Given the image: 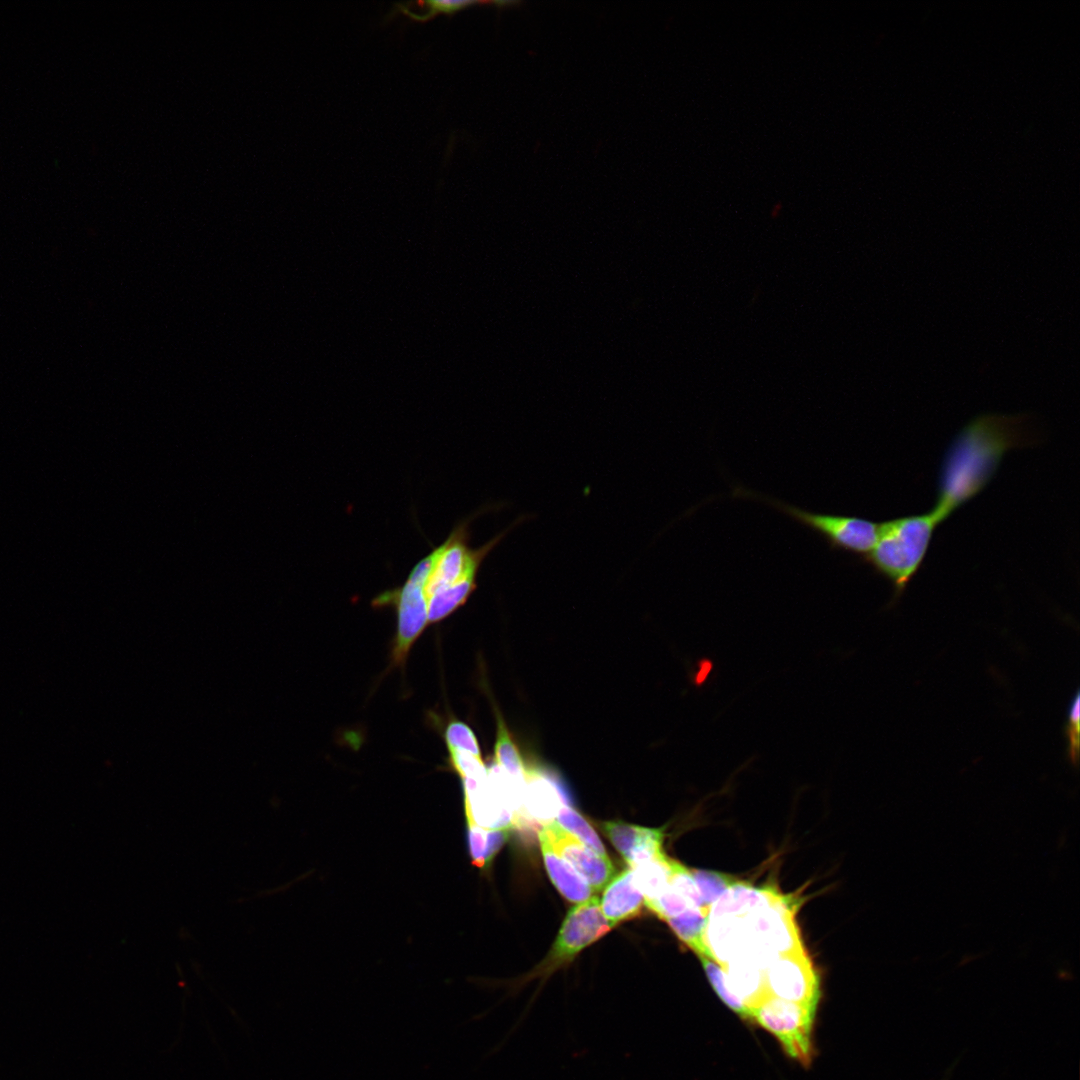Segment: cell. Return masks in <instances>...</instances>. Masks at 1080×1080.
Here are the masks:
<instances>
[{
  "label": "cell",
  "instance_id": "21",
  "mask_svg": "<svg viewBox=\"0 0 1080 1080\" xmlns=\"http://www.w3.org/2000/svg\"><path fill=\"white\" fill-rule=\"evenodd\" d=\"M691 874L698 886L704 906L709 910L711 905L738 880L728 874L709 870H691Z\"/></svg>",
  "mask_w": 1080,
  "mask_h": 1080
},
{
  "label": "cell",
  "instance_id": "26",
  "mask_svg": "<svg viewBox=\"0 0 1080 1080\" xmlns=\"http://www.w3.org/2000/svg\"><path fill=\"white\" fill-rule=\"evenodd\" d=\"M480 3L481 2H479V1H469V0H462V1L429 0V1H426L425 3H423V4L427 5L428 12L424 13L422 15L415 14V13L411 12L410 10H408L402 4H395V6H396L395 9L397 11L403 13L404 15H406L407 17H409L410 19H412L414 21L425 22V21H428V20L432 19L437 14L443 13V14H447V15H453L454 13H456V12L462 10V9H465V8H467L469 6L480 4Z\"/></svg>",
  "mask_w": 1080,
  "mask_h": 1080
},
{
  "label": "cell",
  "instance_id": "14",
  "mask_svg": "<svg viewBox=\"0 0 1080 1080\" xmlns=\"http://www.w3.org/2000/svg\"><path fill=\"white\" fill-rule=\"evenodd\" d=\"M538 836L547 873L558 891L574 903L590 898L594 891L586 880L553 850L542 830Z\"/></svg>",
  "mask_w": 1080,
  "mask_h": 1080
},
{
  "label": "cell",
  "instance_id": "24",
  "mask_svg": "<svg viewBox=\"0 0 1080 1080\" xmlns=\"http://www.w3.org/2000/svg\"><path fill=\"white\" fill-rule=\"evenodd\" d=\"M444 738L448 750L465 751L474 756L481 757L477 738L467 724L459 720L451 721L446 727Z\"/></svg>",
  "mask_w": 1080,
  "mask_h": 1080
},
{
  "label": "cell",
  "instance_id": "1",
  "mask_svg": "<svg viewBox=\"0 0 1080 1080\" xmlns=\"http://www.w3.org/2000/svg\"><path fill=\"white\" fill-rule=\"evenodd\" d=\"M1035 440L1026 414H982L956 434L941 465L937 499L930 510L938 523L980 494L1006 453Z\"/></svg>",
  "mask_w": 1080,
  "mask_h": 1080
},
{
  "label": "cell",
  "instance_id": "2",
  "mask_svg": "<svg viewBox=\"0 0 1080 1080\" xmlns=\"http://www.w3.org/2000/svg\"><path fill=\"white\" fill-rule=\"evenodd\" d=\"M470 517L459 523L447 539L433 553L425 595L430 613L439 620L450 616L463 606L476 588L477 576L482 563L490 552L519 523L517 519L481 547L470 546Z\"/></svg>",
  "mask_w": 1080,
  "mask_h": 1080
},
{
  "label": "cell",
  "instance_id": "6",
  "mask_svg": "<svg viewBox=\"0 0 1080 1080\" xmlns=\"http://www.w3.org/2000/svg\"><path fill=\"white\" fill-rule=\"evenodd\" d=\"M816 1010L767 995L751 1009V1019L773 1034L789 1057L808 1066L813 1057L811 1035Z\"/></svg>",
  "mask_w": 1080,
  "mask_h": 1080
},
{
  "label": "cell",
  "instance_id": "11",
  "mask_svg": "<svg viewBox=\"0 0 1080 1080\" xmlns=\"http://www.w3.org/2000/svg\"><path fill=\"white\" fill-rule=\"evenodd\" d=\"M602 829L614 847L632 867L663 852L662 829L642 827L620 821H608Z\"/></svg>",
  "mask_w": 1080,
  "mask_h": 1080
},
{
  "label": "cell",
  "instance_id": "4",
  "mask_svg": "<svg viewBox=\"0 0 1080 1080\" xmlns=\"http://www.w3.org/2000/svg\"><path fill=\"white\" fill-rule=\"evenodd\" d=\"M733 495L769 504L822 536L831 549L846 551L860 559L871 551L877 539L879 523L866 518L817 513L743 488L734 489Z\"/></svg>",
  "mask_w": 1080,
  "mask_h": 1080
},
{
  "label": "cell",
  "instance_id": "10",
  "mask_svg": "<svg viewBox=\"0 0 1080 1080\" xmlns=\"http://www.w3.org/2000/svg\"><path fill=\"white\" fill-rule=\"evenodd\" d=\"M523 804L528 817L544 826L555 821L560 808L569 805V800L563 785L551 771L526 765Z\"/></svg>",
  "mask_w": 1080,
  "mask_h": 1080
},
{
  "label": "cell",
  "instance_id": "5",
  "mask_svg": "<svg viewBox=\"0 0 1080 1080\" xmlns=\"http://www.w3.org/2000/svg\"><path fill=\"white\" fill-rule=\"evenodd\" d=\"M433 563V553L422 558L410 571L403 585L384 591L372 602L374 607L394 606L397 630L392 648V663L402 666L415 640L428 624L425 585Z\"/></svg>",
  "mask_w": 1080,
  "mask_h": 1080
},
{
  "label": "cell",
  "instance_id": "7",
  "mask_svg": "<svg viewBox=\"0 0 1080 1080\" xmlns=\"http://www.w3.org/2000/svg\"><path fill=\"white\" fill-rule=\"evenodd\" d=\"M612 927L602 914L598 897H590L572 907L559 930L546 961L530 978L546 977L571 961L582 949L605 935Z\"/></svg>",
  "mask_w": 1080,
  "mask_h": 1080
},
{
  "label": "cell",
  "instance_id": "16",
  "mask_svg": "<svg viewBox=\"0 0 1080 1080\" xmlns=\"http://www.w3.org/2000/svg\"><path fill=\"white\" fill-rule=\"evenodd\" d=\"M669 857L664 852L631 867L644 902L655 899L669 885Z\"/></svg>",
  "mask_w": 1080,
  "mask_h": 1080
},
{
  "label": "cell",
  "instance_id": "23",
  "mask_svg": "<svg viewBox=\"0 0 1080 1080\" xmlns=\"http://www.w3.org/2000/svg\"><path fill=\"white\" fill-rule=\"evenodd\" d=\"M644 904L664 921L687 909H695L670 884L655 899L646 901Z\"/></svg>",
  "mask_w": 1080,
  "mask_h": 1080
},
{
  "label": "cell",
  "instance_id": "13",
  "mask_svg": "<svg viewBox=\"0 0 1080 1080\" xmlns=\"http://www.w3.org/2000/svg\"><path fill=\"white\" fill-rule=\"evenodd\" d=\"M611 880L603 892L600 907L607 922L614 927L638 915L644 897L632 869L624 870Z\"/></svg>",
  "mask_w": 1080,
  "mask_h": 1080
},
{
  "label": "cell",
  "instance_id": "3",
  "mask_svg": "<svg viewBox=\"0 0 1080 1080\" xmlns=\"http://www.w3.org/2000/svg\"><path fill=\"white\" fill-rule=\"evenodd\" d=\"M938 525L931 511L879 523L876 542L861 560L892 584L890 606L920 570Z\"/></svg>",
  "mask_w": 1080,
  "mask_h": 1080
},
{
  "label": "cell",
  "instance_id": "28",
  "mask_svg": "<svg viewBox=\"0 0 1080 1080\" xmlns=\"http://www.w3.org/2000/svg\"><path fill=\"white\" fill-rule=\"evenodd\" d=\"M487 833L488 829L469 824V851L473 864L478 867H483L486 864Z\"/></svg>",
  "mask_w": 1080,
  "mask_h": 1080
},
{
  "label": "cell",
  "instance_id": "20",
  "mask_svg": "<svg viewBox=\"0 0 1080 1080\" xmlns=\"http://www.w3.org/2000/svg\"><path fill=\"white\" fill-rule=\"evenodd\" d=\"M558 824L595 853L607 857L605 848L589 823L569 805H563L556 817Z\"/></svg>",
  "mask_w": 1080,
  "mask_h": 1080
},
{
  "label": "cell",
  "instance_id": "22",
  "mask_svg": "<svg viewBox=\"0 0 1080 1080\" xmlns=\"http://www.w3.org/2000/svg\"><path fill=\"white\" fill-rule=\"evenodd\" d=\"M668 865L670 870V886L681 894L693 908L708 913L709 910L704 906L700 891L691 871L671 858L668 859Z\"/></svg>",
  "mask_w": 1080,
  "mask_h": 1080
},
{
  "label": "cell",
  "instance_id": "27",
  "mask_svg": "<svg viewBox=\"0 0 1080 1080\" xmlns=\"http://www.w3.org/2000/svg\"><path fill=\"white\" fill-rule=\"evenodd\" d=\"M452 768L462 777L476 780L487 778V767L481 757L460 750H449Z\"/></svg>",
  "mask_w": 1080,
  "mask_h": 1080
},
{
  "label": "cell",
  "instance_id": "15",
  "mask_svg": "<svg viewBox=\"0 0 1080 1080\" xmlns=\"http://www.w3.org/2000/svg\"><path fill=\"white\" fill-rule=\"evenodd\" d=\"M731 990L752 1009L768 994L764 971L747 959H733L721 966Z\"/></svg>",
  "mask_w": 1080,
  "mask_h": 1080
},
{
  "label": "cell",
  "instance_id": "8",
  "mask_svg": "<svg viewBox=\"0 0 1080 1080\" xmlns=\"http://www.w3.org/2000/svg\"><path fill=\"white\" fill-rule=\"evenodd\" d=\"M768 995L817 1008L819 977L804 949L781 954L764 970Z\"/></svg>",
  "mask_w": 1080,
  "mask_h": 1080
},
{
  "label": "cell",
  "instance_id": "19",
  "mask_svg": "<svg viewBox=\"0 0 1080 1080\" xmlns=\"http://www.w3.org/2000/svg\"><path fill=\"white\" fill-rule=\"evenodd\" d=\"M713 989L719 998L739 1016L751 1018V1009L731 990L721 966L707 956H698Z\"/></svg>",
  "mask_w": 1080,
  "mask_h": 1080
},
{
  "label": "cell",
  "instance_id": "25",
  "mask_svg": "<svg viewBox=\"0 0 1080 1080\" xmlns=\"http://www.w3.org/2000/svg\"><path fill=\"white\" fill-rule=\"evenodd\" d=\"M1079 731H1080V694L1076 691L1071 699L1067 710L1065 735L1067 738V756L1073 766L1078 765L1079 760Z\"/></svg>",
  "mask_w": 1080,
  "mask_h": 1080
},
{
  "label": "cell",
  "instance_id": "18",
  "mask_svg": "<svg viewBox=\"0 0 1080 1080\" xmlns=\"http://www.w3.org/2000/svg\"><path fill=\"white\" fill-rule=\"evenodd\" d=\"M495 763L510 777L524 780L526 764L500 715L497 717Z\"/></svg>",
  "mask_w": 1080,
  "mask_h": 1080
},
{
  "label": "cell",
  "instance_id": "17",
  "mask_svg": "<svg viewBox=\"0 0 1080 1080\" xmlns=\"http://www.w3.org/2000/svg\"><path fill=\"white\" fill-rule=\"evenodd\" d=\"M666 922L697 956L704 955L710 958V952L704 943L708 913L690 908L675 917L667 919Z\"/></svg>",
  "mask_w": 1080,
  "mask_h": 1080
},
{
  "label": "cell",
  "instance_id": "9",
  "mask_svg": "<svg viewBox=\"0 0 1080 1080\" xmlns=\"http://www.w3.org/2000/svg\"><path fill=\"white\" fill-rule=\"evenodd\" d=\"M541 830L553 850L586 880L593 891H600L614 877L615 868L608 857L589 849L556 821L544 825Z\"/></svg>",
  "mask_w": 1080,
  "mask_h": 1080
},
{
  "label": "cell",
  "instance_id": "12",
  "mask_svg": "<svg viewBox=\"0 0 1080 1080\" xmlns=\"http://www.w3.org/2000/svg\"><path fill=\"white\" fill-rule=\"evenodd\" d=\"M465 812L469 824L485 829H501L513 826L512 815L498 799L487 778L463 779Z\"/></svg>",
  "mask_w": 1080,
  "mask_h": 1080
}]
</instances>
